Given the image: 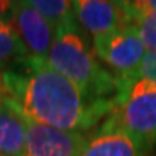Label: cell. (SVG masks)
I'll return each instance as SVG.
<instances>
[{
    "label": "cell",
    "mask_w": 156,
    "mask_h": 156,
    "mask_svg": "<svg viewBox=\"0 0 156 156\" xmlns=\"http://www.w3.org/2000/svg\"><path fill=\"white\" fill-rule=\"evenodd\" d=\"M0 94L26 120L67 132H85L112 114L114 101H93L46 59L26 56L0 73Z\"/></svg>",
    "instance_id": "6da1fadb"
},
{
    "label": "cell",
    "mask_w": 156,
    "mask_h": 156,
    "mask_svg": "<svg viewBox=\"0 0 156 156\" xmlns=\"http://www.w3.org/2000/svg\"><path fill=\"white\" fill-rule=\"evenodd\" d=\"M46 62L75 84L90 100L114 101L116 98L119 78L98 64L77 20L55 30V39Z\"/></svg>",
    "instance_id": "7a4b0ae2"
},
{
    "label": "cell",
    "mask_w": 156,
    "mask_h": 156,
    "mask_svg": "<svg viewBox=\"0 0 156 156\" xmlns=\"http://www.w3.org/2000/svg\"><path fill=\"white\" fill-rule=\"evenodd\" d=\"M120 126L147 147L156 145V83L139 77L133 81L119 78V91L112 112Z\"/></svg>",
    "instance_id": "3957f363"
},
{
    "label": "cell",
    "mask_w": 156,
    "mask_h": 156,
    "mask_svg": "<svg viewBox=\"0 0 156 156\" xmlns=\"http://www.w3.org/2000/svg\"><path fill=\"white\" fill-rule=\"evenodd\" d=\"M95 55L110 68L114 75L124 81L136 80V74L146 54L139 36L130 28H122L110 34L93 38Z\"/></svg>",
    "instance_id": "277c9868"
},
{
    "label": "cell",
    "mask_w": 156,
    "mask_h": 156,
    "mask_svg": "<svg viewBox=\"0 0 156 156\" xmlns=\"http://www.w3.org/2000/svg\"><path fill=\"white\" fill-rule=\"evenodd\" d=\"M25 119V117H23ZM25 156H81L87 137L26 120Z\"/></svg>",
    "instance_id": "5b68a950"
},
{
    "label": "cell",
    "mask_w": 156,
    "mask_h": 156,
    "mask_svg": "<svg viewBox=\"0 0 156 156\" xmlns=\"http://www.w3.org/2000/svg\"><path fill=\"white\" fill-rule=\"evenodd\" d=\"M9 22L15 28L29 56L46 59L55 39V30L29 2H15Z\"/></svg>",
    "instance_id": "8992f818"
},
{
    "label": "cell",
    "mask_w": 156,
    "mask_h": 156,
    "mask_svg": "<svg viewBox=\"0 0 156 156\" xmlns=\"http://www.w3.org/2000/svg\"><path fill=\"white\" fill-rule=\"evenodd\" d=\"M151 147L136 139L110 116L84 146L81 156H147Z\"/></svg>",
    "instance_id": "52a82bcc"
},
{
    "label": "cell",
    "mask_w": 156,
    "mask_h": 156,
    "mask_svg": "<svg viewBox=\"0 0 156 156\" xmlns=\"http://www.w3.org/2000/svg\"><path fill=\"white\" fill-rule=\"evenodd\" d=\"M74 15L78 25L93 38L110 34L126 26L122 2L106 0H77L73 2Z\"/></svg>",
    "instance_id": "ba28073f"
},
{
    "label": "cell",
    "mask_w": 156,
    "mask_h": 156,
    "mask_svg": "<svg viewBox=\"0 0 156 156\" xmlns=\"http://www.w3.org/2000/svg\"><path fill=\"white\" fill-rule=\"evenodd\" d=\"M26 122L6 98H0V156H25Z\"/></svg>",
    "instance_id": "9c48e42d"
},
{
    "label": "cell",
    "mask_w": 156,
    "mask_h": 156,
    "mask_svg": "<svg viewBox=\"0 0 156 156\" xmlns=\"http://www.w3.org/2000/svg\"><path fill=\"white\" fill-rule=\"evenodd\" d=\"M26 56H29L28 49L12 23L0 20V73L10 69Z\"/></svg>",
    "instance_id": "30bf717a"
},
{
    "label": "cell",
    "mask_w": 156,
    "mask_h": 156,
    "mask_svg": "<svg viewBox=\"0 0 156 156\" xmlns=\"http://www.w3.org/2000/svg\"><path fill=\"white\" fill-rule=\"evenodd\" d=\"M30 5L45 17L54 30L75 22L73 2L67 0H30Z\"/></svg>",
    "instance_id": "8fae6325"
},
{
    "label": "cell",
    "mask_w": 156,
    "mask_h": 156,
    "mask_svg": "<svg viewBox=\"0 0 156 156\" xmlns=\"http://www.w3.org/2000/svg\"><path fill=\"white\" fill-rule=\"evenodd\" d=\"M136 77L149 78L153 83H156V51H147L145 54Z\"/></svg>",
    "instance_id": "7c38bea8"
},
{
    "label": "cell",
    "mask_w": 156,
    "mask_h": 156,
    "mask_svg": "<svg viewBox=\"0 0 156 156\" xmlns=\"http://www.w3.org/2000/svg\"><path fill=\"white\" fill-rule=\"evenodd\" d=\"M15 7V2L0 0V20H9Z\"/></svg>",
    "instance_id": "4fadbf2b"
},
{
    "label": "cell",
    "mask_w": 156,
    "mask_h": 156,
    "mask_svg": "<svg viewBox=\"0 0 156 156\" xmlns=\"http://www.w3.org/2000/svg\"><path fill=\"white\" fill-rule=\"evenodd\" d=\"M0 98H2V94H0Z\"/></svg>",
    "instance_id": "5bb4252c"
},
{
    "label": "cell",
    "mask_w": 156,
    "mask_h": 156,
    "mask_svg": "<svg viewBox=\"0 0 156 156\" xmlns=\"http://www.w3.org/2000/svg\"><path fill=\"white\" fill-rule=\"evenodd\" d=\"M147 156H152V155H147Z\"/></svg>",
    "instance_id": "9a60e30c"
}]
</instances>
